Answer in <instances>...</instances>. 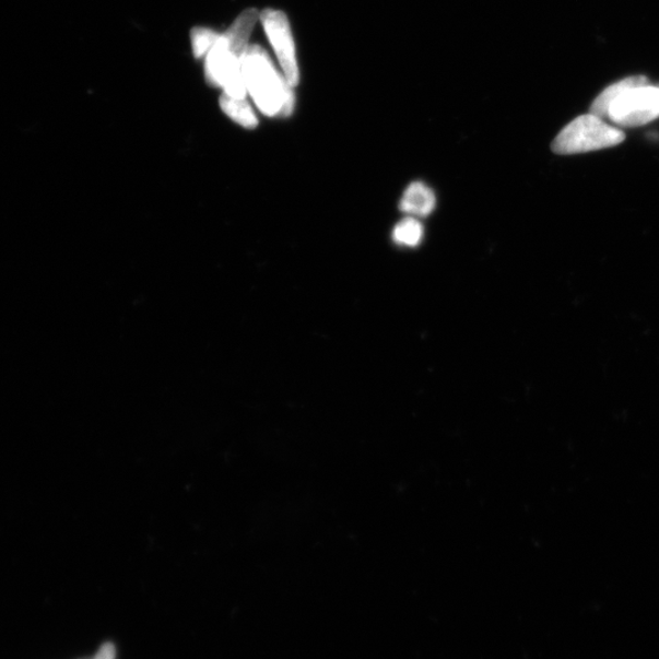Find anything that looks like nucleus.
Returning <instances> with one entry per match:
<instances>
[{
  "mask_svg": "<svg viewBox=\"0 0 659 659\" xmlns=\"http://www.w3.org/2000/svg\"><path fill=\"white\" fill-rule=\"evenodd\" d=\"M659 118V87L637 83L615 97L607 119L622 128L643 127Z\"/></svg>",
  "mask_w": 659,
  "mask_h": 659,
  "instance_id": "4",
  "label": "nucleus"
},
{
  "mask_svg": "<svg viewBox=\"0 0 659 659\" xmlns=\"http://www.w3.org/2000/svg\"><path fill=\"white\" fill-rule=\"evenodd\" d=\"M646 81L647 79L645 77H632L614 83V85L610 86L609 89H605L600 94V96L595 99L590 113L596 115V117L607 119V115H609L611 104L623 90L635 85V83H642Z\"/></svg>",
  "mask_w": 659,
  "mask_h": 659,
  "instance_id": "8",
  "label": "nucleus"
},
{
  "mask_svg": "<svg viewBox=\"0 0 659 659\" xmlns=\"http://www.w3.org/2000/svg\"><path fill=\"white\" fill-rule=\"evenodd\" d=\"M424 228L413 216H408L393 228L392 237L397 245L415 247L422 243Z\"/></svg>",
  "mask_w": 659,
  "mask_h": 659,
  "instance_id": "9",
  "label": "nucleus"
},
{
  "mask_svg": "<svg viewBox=\"0 0 659 659\" xmlns=\"http://www.w3.org/2000/svg\"><path fill=\"white\" fill-rule=\"evenodd\" d=\"M436 197L432 188L422 183L408 186L400 202L401 211L407 215L427 216L434 212Z\"/></svg>",
  "mask_w": 659,
  "mask_h": 659,
  "instance_id": "6",
  "label": "nucleus"
},
{
  "mask_svg": "<svg viewBox=\"0 0 659 659\" xmlns=\"http://www.w3.org/2000/svg\"><path fill=\"white\" fill-rule=\"evenodd\" d=\"M261 24L275 50L284 78L291 87L299 83V70L296 59L295 42H293L289 20L279 10L267 9L260 14Z\"/></svg>",
  "mask_w": 659,
  "mask_h": 659,
  "instance_id": "5",
  "label": "nucleus"
},
{
  "mask_svg": "<svg viewBox=\"0 0 659 659\" xmlns=\"http://www.w3.org/2000/svg\"><path fill=\"white\" fill-rule=\"evenodd\" d=\"M220 35L208 28H195L192 31V47L196 58L207 57Z\"/></svg>",
  "mask_w": 659,
  "mask_h": 659,
  "instance_id": "10",
  "label": "nucleus"
},
{
  "mask_svg": "<svg viewBox=\"0 0 659 659\" xmlns=\"http://www.w3.org/2000/svg\"><path fill=\"white\" fill-rule=\"evenodd\" d=\"M625 133L593 114L581 115L554 139L552 151L561 155L588 153L621 144Z\"/></svg>",
  "mask_w": 659,
  "mask_h": 659,
  "instance_id": "3",
  "label": "nucleus"
},
{
  "mask_svg": "<svg viewBox=\"0 0 659 659\" xmlns=\"http://www.w3.org/2000/svg\"><path fill=\"white\" fill-rule=\"evenodd\" d=\"M259 13L248 9L240 14L226 34L220 35L205 59V78L211 85L224 89L228 96L246 98L247 87L243 61L250 34Z\"/></svg>",
  "mask_w": 659,
  "mask_h": 659,
  "instance_id": "1",
  "label": "nucleus"
},
{
  "mask_svg": "<svg viewBox=\"0 0 659 659\" xmlns=\"http://www.w3.org/2000/svg\"><path fill=\"white\" fill-rule=\"evenodd\" d=\"M220 107L230 119L243 125L244 128L254 129L258 125L256 114L246 98H236L224 93L220 98Z\"/></svg>",
  "mask_w": 659,
  "mask_h": 659,
  "instance_id": "7",
  "label": "nucleus"
},
{
  "mask_svg": "<svg viewBox=\"0 0 659 659\" xmlns=\"http://www.w3.org/2000/svg\"><path fill=\"white\" fill-rule=\"evenodd\" d=\"M92 659H115V647L111 644L103 645Z\"/></svg>",
  "mask_w": 659,
  "mask_h": 659,
  "instance_id": "11",
  "label": "nucleus"
},
{
  "mask_svg": "<svg viewBox=\"0 0 659 659\" xmlns=\"http://www.w3.org/2000/svg\"><path fill=\"white\" fill-rule=\"evenodd\" d=\"M243 71L247 91L261 113L268 117L292 113L295 107L293 87L280 75L263 48L256 45L247 48Z\"/></svg>",
  "mask_w": 659,
  "mask_h": 659,
  "instance_id": "2",
  "label": "nucleus"
}]
</instances>
